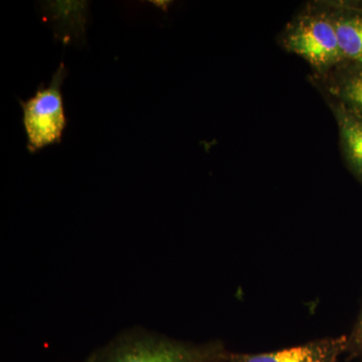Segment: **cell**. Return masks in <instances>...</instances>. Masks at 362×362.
Returning <instances> with one entry per match:
<instances>
[{
	"instance_id": "3",
	"label": "cell",
	"mask_w": 362,
	"mask_h": 362,
	"mask_svg": "<svg viewBox=\"0 0 362 362\" xmlns=\"http://www.w3.org/2000/svg\"><path fill=\"white\" fill-rule=\"evenodd\" d=\"M68 73V69L61 63L47 87L40 86L35 96L28 101H20L30 153L62 141L66 126L62 86Z\"/></svg>"
},
{
	"instance_id": "2",
	"label": "cell",
	"mask_w": 362,
	"mask_h": 362,
	"mask_svg": "<svg viewBox=\"0 0 362 362\" xmlns=\"http://www.w3.org/2000/svg\"><path fill=\"white\" fill-rule=\"evenodd\" d=\"M226 352L218 342L197 345L143 335L114 343L88 362H211Z\"/></svg>"
},
{
	"instance_id": "7",
	"label": "cell",
	"mask_w": 362,
	"mask_h": 362,
	"mask_svg": "<svg viewBox=\"0 0 362 362\" xmlns=\"http://www.w3.org/2000/svg\"><path fill=\"white\" fill-rule=\"evenodd\" d=\"M337 120L339 144L347 168L362 183V117L334 103H327Z\"/></svg>"
},
{
	"instance_id": "6",
	"label": "cell",
	"mask_w": 362,
	"mask_h": 362,
	"mask_svg": "<svg viewBox=\"0 0 362 362\" xmlns=\"http://www.w3.org/2000/svg\"><path fill=\"white\" fill-rule=\"evenodd\" d=\"M345 61L362 64V1L322 0Z\"/></svg>"
},
{
	"instance_id": "9",
	"label": "cell",
	"mask_w": 362,
	"mask_h": 362,
	"mask_svg": "<svg viewBox=\"0 0 362 362\" xmlns=\"http://www.w3.org/2000/svg\"><path fill=\"white\" fill-rule=\"evenodd\" d=\"M211 362H228V361H226V356H225L221 357V358L216 359V361H213Z\"/></svg>"
},
{
	"instance_id": "4",
	"label": "cell",
	"mask_w": 362,
	"mask_h": 362,
	"mask_svg": "<svg viewBox=\"0 0 362 362\" xmlns=\"http://www.w3.org/2000/svg\"><path fill=\"white\" fill-rule=\"evenodd\" d=\"M346 335L321 338L298 346L263 352L233 354L226 352L228 362H337L346 351Z\"/></svg>"
},
{
	"instance_id": "5",
	"label": "cell",
	"mask_w": 362,
	"mask_h": 362,
	"mask_svg": "<svg viewBox=\"0 0 362 362\" xmlns=\"http://www.w3.org/2000/svg\"><path fill=\"white\" fill-rule=\"evenodd\" d=\"M327 103L362 117V64L345 61L324 76H311Z\"/></svg>"
},
{
	"instance_id": "1",
	"label": "cell",
	"mask_w": 362,
	"mask_h": 362,
	"mask_svg": "<svg viewBox=\"0 0 362 362\" xmlns=\"http://www.w3.org/2000/svg\"><path fill=\"white\" fill-rule=\"evenodd\" d=\"M286 52L297 54L312 69V76H324L344 63L337 30L323 1L307 4L279 35Z\"/></svg>"
},
{
	"instance_id": "8",
	"label": "cell",
	"mask_w": 362,
	"mask_h": 362,
	"mask_svg": "<svg viewBox=\"0 0 362 362\" xmlns=\"http://www.w3.org/2000/svg\"><path fill=\"white\" fill-rule=\"evenodd\" d=\"M347 337L346 351L349 358L362 362V305L354 327Z\"/></svg>"
}]
</instances>
